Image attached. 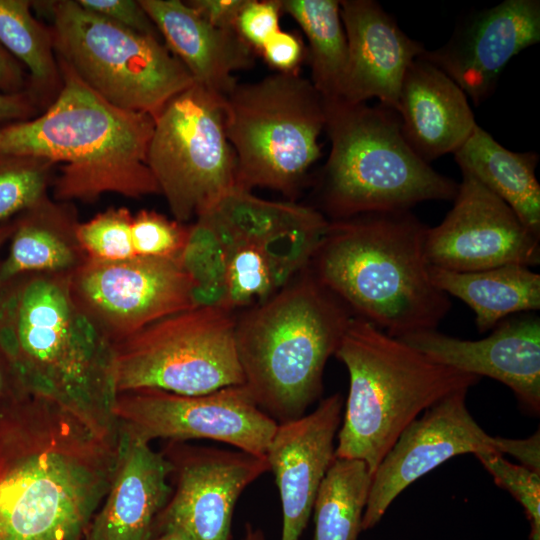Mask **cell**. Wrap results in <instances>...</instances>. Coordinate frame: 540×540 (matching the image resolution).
Masks as SVG:
<instances>
[{"label": "cell", "instance_id": "6", "mask_svg": "<svg viewBox=\"0 0 540 540\" xmlns=\"http://www.w3.org/2000/svg\"><path fill=\"white\" fill-rule=\"evenodd\" d=\"M334 355L349 374L335 457L362 460L371 475L404 429L426 409L480 381L355 316Z\"/></svg>", "mask_w": 540, "mask_h": 540}, {"label": "cell", "instance_id": "33", "mask_svg": "<svg viewBox=\"0 0 540 540\" xmlns=\"http://www.w3.org/2000/svg\"><path fill=\"white\" fill-rule=\"evenodd\" d=\"M226 285L228 307H254L275 293L265 256L258 245L244 243L228 260Z\"/></svg>", "mask_w": 540, "mask_h": 540}, {"label": "cell", "instance_id": "34", "mask_svg": "<svg viewBox=\"0 0 540 540\" xmlns=\"http://www.w3.org/2000/svg\"><path fill=\"white\" fill-rule=\"evenodd\" d=\"M133 214L125 207H111L87 222H80L78 238L89 259L123 261L135 259L131 240Z\"/></svg>", "mask_w": 540, "mask_h": 540}, {"label": "cell", "instance_id": "2", "mask_svg": "<svg viewBox=\"0 0 540 540\" xmlns=\"http://www.w3.org/2000/svg\"><path fill=\"white\" fill-rule=\"evenodd\" d=\"M69 276L24 274L0 288V348L27 390L115 437L113 347L74 302Z\"/></svg>", "mask_w": 540, "mask_h": 540}, {"label": "cell", "instance_id": "29", "mask_svg": "<svg viewBox=\"0 0 540 540\" xmlns=\"http://www.w3.org/2000/svg\"><path fill=\"white\" fill-rule=\"evenodd\" d=\"M371 482L365 462L335 457L314 501V540L358 539Z\"/></svg>", "mask_w": 540, "mask_h": 540}, {"label": "cell", "instance_id": "17", "mask_svg": "<svg viewBox=\"0 0 540 540\" xmlns=\"http://www.w3.org/2000/svg\"><path fill=\"white\" fill-rule=\"evenodd\" d=\"M540 42L539 0H504L468 14L448 42L420 57L449 76L474 105L495 90L507 63Z\"/></svg>", "mask_w": 540, "mask_h": 540}, {"label": "cell", "instance_id": "18", "mask_svg": "<svg viewBox=\"0 0 540 540\" xmlns=\"http://www.w3.org/2000/svg\"><path fill=\"white\" fill-rule=\"evenodd\" d=\"M479 340H465L437 329L398 339L433 361L458 371L486 376L509 387L522 407L540 412V318L524 313L510 316Z\"/></svg>", "mask_w": 540, "mask_h": 540}, {"label": "cell", "instance_id": "40", "mask_svg": "<svg viewBox=\"0 0 540 540\" xmlns=\"http://www.w3.org/2000/svg\"><path fill=\"white\" fill-rule=\"evenodd\" d=\"M265 61L278 72H295L303 60L305 50L297 35L279 30L262 46Z\"/></svg>", "mask_w": 540, "mask_h": 540}, {"label": "cell", "instance_id": "9", "mask_svg": "<svg viewBox=\"0 0 540 540\" xmlns=\"http://www.w3.org/2000/svg\"><path fill=\"white\" fill-rule=\"evenodd\" d=\"M52 20L57 59L96 94L154 118L194 82L166 45L82 8L76 0L31 1Z\"/></svg>", "mask_w": 540, "mask_h": 540}, {"label": "cell", "instance_id": "31", "mask_svg": "<svg viewBox=\"0 0 540 540\" xmlns=\"http://www.w3.org/2000/svg\"><path fill=\"white\" fill-rule=\"evenodd\" d=\"M56 165L43 157L0 151V225L48 195Z\"/></svg>", "mask_w": 540, "mask_h": 540}, {"label": "cell", "instance_id": "41", "mask_svg": "<svg viewBox=\"0 0 540 540\" xmlns=\"http://www.w3.org/2000/svg\"><path fill=\"white\" fill-rule=\"evenodd\" d=\"M246 0H190L186 3L211 25L235 29L236 21Z\"/></svg>", "mask_w": 540, "mask_h": 540}, {"label": "cell", "instance_id": "48", "mask_svg": "<svg viewBox=\"0 0 540 540\" xmlns=\"http://www.w3.org/2000/svg\"><path fill=\"white\" fill-rule=\"evenodd\" d=\"M14 229V220L0 225V248L10 239V236Z\"/></svg>", "mask_w": 540, "mask_h": 540}, {"label": "cell", "instance_id": "24", "mask_svg": "<svg viewBox=\"0 0 540 540\" xmlns=\"http://www.w3.org/2000/svg\"><path fill=\"white\" fill-rule=\"evenodd\" d=\"M73 202L49 195L14 219L10 246L0 264V288L30 273L71 274L87 259Z\"/></svg>", "mask_w": 540, "mask_h": 540}, {"label": "cell", "instance_id": "27", "mask_svg": "<svg viewBox=\"0 0 540 540\" xmlns=\"http://www.w3.org/2000/svg\"><path fill=\"white\" fill-rule=\"evenodd\" d=\"M0 44L26 69L28 93L44 111L57 97L62 77L51 27L32 13L28 0H0Z\"/></svg>", "mask_w": 540, "mask_h": 540}, {"label": "cell", "instance_id": "15", "mask_svg": "<svg viewBox=\"0 0 540 540\" xmlns=\"http://www.w3.org/2000/svg\"><path fill=\"white\" fill-rule=\"evenodd\" d=\"M163 455L171 464L174 488L158 514L153 534L168 527L194 540H229L241 493L269 471L266 458L240 450L168 441Z\"/></svg>", "mask_w": 540, "mask_h": 540}, {"label": "cell", "instance_id": "44", "mask_svg": "<svg viewBox=\"0 0 540 540\" xmlns=\"http://www.w3.org/2000/svg\"><path fill=\"white\" fill-rule=\"evenodd\" d=\"M191 299L195 308L230 309L228 307L226 282L206 285L193 284L191 289Z\"/></svg>", "mask_w": 540, "mask_h": 540}, {"label": "cell", "instance_id": "1", "mask_svg": "<svg viewBox=\"0 0 540 540\" xmlns=\"http://www.w3.org/2000/svg\"><path fill=\"white\" fill-rule=\"evenodd\" d=\"M118 441L40 393L0 406V540H85Z\"/></svg>", "mask_w": 540, "mask_h": 540}, {"label": "cell", "instance_id": "5", "mask_svg": "<svg viewBox=\"0 0 540 540\" xmlns=\"http://www.w3.org/2000/svg\"><path fill=\"white\" fill-rule=\"evenodd\" d=\"M297 276L236 319L243 386L277 423L305 415L320 398L325 365L352 318L309 267Z\"/></svg>", "mask_w": 540, "mask_h": 540}, {"label": "cell", "instance_id": "20", "mask_svg": "<svg viewBox=\"0 0 540 540\" xmlns=\"http://www.w3.org/2000/svg\"><path fill=\"white\" fill-rule=\"evenodd\" d=\"M340 15L348 43L341 99L366 103L375 97L397 112L404 75L425 47L407 36L376 1H340Z\"/></svg>", "mask_w": 540, "mask_h": 540}, {"label": "cell", "instance_id": "32", "mask_svg": "<svg viewBox=\"0 0 540 540\" xmlns=\"http://www.w3.org/2000/svg\"><path fill=\"white\" fill-rule=\"evenodd\" d=\"M328 225L329 221L324 219L293 227L274 235L259 246L267 261L276 292L309 266Z\"/></svg>", "mask_w": 540, "mask_h": 540}, {"label": "cell", "instance_id": "8", "mask_svg": "<svg viewBox=\"0 0 540 540\" xmlns=\"http://www.w3.org/2000/svg\"><path fill=\"white\" fill-rule=\"evenodd\" d=\"M224 111L236 186L292 197L321 156L325 100L312 82L295 71L236 83L224 96Z\"/></svg>", "mask_w": 540, "mask_h": 540}, {"label": "cell", "instance_id": "35", "mask_svg": "<svg viewBox=\"0 0 540 540\" xmlns=\"http://www.w3.org/2000/svg\"><path fill=\"white\" fill-rule=\"evenodd\" d=\"M179 262L193 284L226 282L228 257L204 216H197L196 222L189 226Z\"/></svg>", "mask_w": 540, "mask_h": 540}, {"label": "cell", "instance_id": "11", "mask_svg": "<svg viewBox=\"0 0 540 540\" xmlns=\"http://www.w3.org/2000/svg\"><path fill=\"white\" fill-rule=\"evenodd\" d=\"M146 162L175 220L212 207L236 185L224 96L193 83L173 97L155 119Z\"/></svg>", "mask_w": 540, "mask_h": 540}, {"label": "cell", "instance_id": "26", "mask_svg": "<svg viewBox=\"0 0 540 540\" xmlns=\"http://www.w3.org/2000/svg\"><path fill=\"white\" fill-rule=\"evenodd\" d=\"M434 285L465 302L475 313L480 333L504 319L540 309V275L530 267L506 265L475 272L429 269Z\"/></svg>", "mask_w": 540, "mask_h": 540}, {"label": "cell", "instance_id": "4", "mask_svg": "<svg viewBox=\"0 0 540 540\" xmlns=\"http://www.w3.org/2000/svg\"><path fill=\"white\" fill-rule=\"evenodd\" d=\"M62 87L36 117L0 126V151L60 163L52 184L57 201L94 202L105 193L139 199L160 194L147 162L155 120L115 107L61 60Z\"/></svg>", "mask_w": 540, "mask_h": 540}, {"label": "cell", "instance_id": "46", "mask_svg": "<svg viewBox=\"0 0 540 540\" xmlns=\"http://www.w3.org/2000/svg\"><path fill=\"white\" fill-rule=\"evenodd\" d=\"M150 540H194L187 532L180 528L168 527L154 534Z\"/></svg>", "mask_w": 540, "mask_h": 540}, {"label": "cell", "instance_id": "45", "mask_svg": "<svg viewBox=\"0 0 540 540\" xmlns=\"http://www.w3.org/2000/svg\"><path fill=\"white\" fill-rule=\"evenodd\" d=\"M28 391L12 362L0 348V406Z\"/></svg>", "mask_w": 540, "mask_h": 540}, {"label": "cell", "instance_id": "16", "mask_svg": "<svg viewBox=\"0 0 540 540\" xmlns=\"http://www.w3.org/2000/svg\"><path fill=\"white\" fill-rule=\"evenodd\" d=\"M467 392L444 397L400 434L372 475L362 530L378 524L404 489L449 459L467 453L509 455L512 439L485 432L467 408Z\"/></svg>", "mask_w": 540, "mask_h": 540}, {"label": "cell", "instance_id": "37", "mask_svg": "<svg viewBox=\"0 0 540 540\" xmlns=\"http://www.w3.org/2000/svg\"><path fill=\"white\" fill-rule=\"evenodd\" d=\"M189 226L154 210L133 215L131 240L136 258L179 259L187 240Z\"/></svg>", "mask_w": 540, "mask_h": 540}, {"label": "cell", "instance_id": "13", "mask_svg": "<svg viewBox=\"0 0 540 540\" xmlns=\"http://www.w3.org/2000/svg\"><path fill=\"white\" fill-rule=\"evenodd\" d=\"M179 259H87L69 276L71 296L112 347L167 316L195 308Z\"/></svg>", "mask_w": 540, "mask_h": 540}, {"label": "cell", "instance_id": "22", "mask_svg": "<svg viewBox=\"0 0 540 540\" xmlns=\"http://www.w3.org/2000/svg\"><path fill=\"white\" fill-rule=\"evenodd\" d=\"M396 113L405 140L427 163L454 154L478 125L461 88L420 56L404 75Z\"/></svg>", "mask_w": 540, "mask_h": 540}, {"label": "cell", "instance_id": "36", "mask_svg": "<svg viewBox=\"0 0 540 540\" xmlns=\"http://www.w3.org/2000/svg\"><path fill=\"white\" fill-rule=\"evenodd\" d=\"M492 475L524 508L531 530L528 540H540V472L513 464L503 455L483 452L475 455Z\"/></svg>", "mask_w": 540, "mask_h": 540}, {"label": "cell", "instance_id": "39", "mask_svg": "<svg viewBox=\"0 0 540 540\" xmlns=\"http://www.w3.org/2000/svg\"><path fill=\"white\" fill-rule=\"evenodd\" d=\"M84 9L140 34L162 39L139 0H77Z\"/></svg>", "mask_w": 540, "mask_h": 540}, {"label": "cell", "instance_id": "28", "mask_svg": "<svg viewBox=\"0 0 540 540\" xmlns=\"http://www.w3.org/2000/svg\"><path fill=\"white\" fill-rule=\"evenodd\" d=\"M309 45L311 82L325 100L341 98L348 43L337 0H281Z\"/></svg>", "mask_w": 540, "mask_h": 540}, {"label": "cell", "instance_id": "10", "mask_svg": "<svg viewBox=\"0 0 540 540\" xmlns=\"http://www.w3.org/2000/svg\"><path fill=\"white\" fill-rule=\"evenodd\" d=\"M236 317L226 308H192L162 318L113 346L116 394L153 388L202 395L243 385Z\"/></svg>", "mask_w": 540, "mask_h": 540}, {"label": "cell", "instance_id": "42", "mask_svg": "<svg viewBox=\"0 0 540 540\" xmlns=\"http://www.w3.org/2000/svg\"><path fill=\"white\" fill-rule=\"evenodd\" d=\"M42 112L28 93L6 94L0 92V126L32 119Z\"/></svg>", "mask_w": 540, "mask_h": 540}, {"label": "cell", "instance_id": "38", "mask_svg": "<svg viewBox=\"0 0 540 540\" xmlns=\"http://www.w3.org/2000/svg\"><path fill=\"white\" fill-rule=\"evenodd\" d=\"M281 12V0H246L236 21V31L251 48L260 50L280 30Z\"/></svg>", "mask_w": 540, "mask_h": 540}, {"label": "cell", "instance_id": "3", "mask_svg": "<svg viewBox=\"0 0 540 540\" xmlns=\"http://www.w3.org/2000/svg\"><path fill=\"white\" fill-rule=\"evenodd\" d=\"M427 228L410 210L332 220L308 267L355 317L390 336L434 330L451 303L430 278Z\"/></svg>", "mask_w": 540, "mask_h": 540}, {"label": "cell", "instance_id": "19", "mask_svg": "<svg viewBox=\"0 0 540 540\" xmlns=\"http://www.w3.org/2000/svg\"><path fill=\"white\" fill-rule=\"evenodd\" d=\"M342 409L343 398L335 393L311 413L277 424L266 459L281 500L280 540H299L307 526L320 484L335 459Z\"/></svg>", "mask_w": 540, "mask_h": 540}, {"label": "cell", "instance_id": "21", "mask_svg": "<svg viewBox=\"0 0 540 540\" xmlns=\"http://www.w3.org/2000/svg\"><path fill=\"white\" fill-rule=\"evenodd\" d=\"M118 428L113 475L85 540H150L155 520L172 493L171 464L163 453Z\"/></svg>", "mask_w": 540, "mask_h": 540}, {"label": "cell", "instance_id": "25", "mask_svg": "<svg viewBox=\"0 0 540 540\" xmlns=\"http://www.w3.org/2000/svg\"><path fill=\"white\" fill-rule=\"evenodd\" d=\"M461 172L473 176L503 200L521 222L540 237V185L535 152H512L477 125L454 153Z\"/></svg>", "mask_w": 540, "mask_h": 540}, {"label": "cell", "instance_id": "30", "mask_svg": "<svg viewBox=\"0 0 540 540\" xmlns=\"http://www.w3.org/2000/svg\"><path fill=\"white\" fill-rule=\"evenodd\" d=\"M212 207L243 243L258 246L284 230L326 219L312 207L264 200L236 185Z\"/></svg>", "mask_w": 540, "mask_h": 540}, {"label": "cell", "instance_id": "43", "mask_svg": "<svg viewBox=\"0 0 540 540\" xmlns=\"http://www.w3.org/2000/svg\"><path fill=\"white\" fill-rule=\"evenodd\" d=\"M29 77L24 66L0 44V92L19 94L28 91Z\"/></svg>", "mask_w": 540, "mask_h": 540}, {"label": "cell", "instance_id": "14", "mask_svg": "<svg viewBox=\"0 0 540 540\" xmlns=\"http://www.w3.org/2000/svg\"><path fill=\"white\" fill-rule=\"evenodd\" d=\"M461 174L453 207L439 225L426 230L429 265L455 272L538 265L540 237L473 176Z\"/></svg>", "mask_w": 540, "mask_h": 540}, {"label": "cell", "instance_id": "23", "mask_svg": "<svg viewBox=\"0 0 540 540\" xmlns=\"http://www.w3.org/2000/svg\"><path fill=\"white\" fill-rule=\"evenodd\" d=\"M139 2L195 83L225 96L237 83L233 74L253 66L252 48L235 29L211 25L186 1Z\"/></svg>", "mask_w": 540, "mask_h": 540}, {"label": "cell", "instance_id": "47", "mask_svg": "<svg viewBox=\"0 0 540 540\" xmlns=\"http://www.w3.org/2000/svg\"><path fill=\"white\" fill-rule=\"evenodd\" d=\"M242 540H266L261 529L254 528L252 524L246 523L244 537Z\"/></svg>", "mask_w": 540, "mask_h": 540}, {"label": "cell", "instance_id": "7", "mask_svg": "<svg viewBox=\"0 0 540 540\" xmlns=\"http://www.w3.org/2000/svg\"><path fill=\"white\" fill-rule=\"evenodd\" d=\"M325 114L331 146L319 193L333 220L407 211L424 201L456 196L458 183L412 150L395 111L338 98L325 100Z\"/></svg>", "mask_w": 540, "mask_h": 540}, {"label": "cell", "instance_id": "12", "mask_svg": "<svg viewBox=\"0 0 540 540\" xmlns=\"http://www.w3.org/2000/svg\"><path fill=\"white\" fill-rule=\"evenodd\" d=\"M112 414L119 427L148 442L209 439L263 458L278 424L243 385L202 395L123 391L115 396Z\"/></svg>", "mask_w": 540, "mask_h": 540}]
</instances>
